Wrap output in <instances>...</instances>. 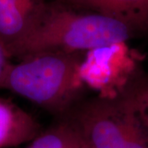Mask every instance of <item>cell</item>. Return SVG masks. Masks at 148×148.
<instances>
[{
  "label": "cell",
  "mask_w": 148,
  "mask_h": 148,
  "mask_svg": "<svg viewBox=\"0 0 148 148\" xmlns=\"http://www.w3.org/2000/svg\"><path fill=\"white\" fill-rule=\"evenodd\" d=\"M137 36L132 27L118 19L59 0H42L10 56L22 60L41 53L107 49Z\"/></svg>",
  "instance_id": "1"
},
{
  "label": "cell",
  "mask_w": 148,
  "mask_h": 148,
  "mask_svg": "<svg viewBox=\"0 0 148 148\" xmlns=\"http://www.w3.org/2000/svg\"><path fill=\"white\" fill-rule=\"evenodd\" d=\"M76 53H47L12 63L1 88L53 113H63L82 88Z\"/></svg>",
  "instance_id": "2"
},
{
  "label": "cell",
  "mask_w": 148,
  "mask_h": 148,
  "mask_svg": "<svg viewBox=\"0 0 148 148\" xmlns=\"http://www.w3.org/2000/svg\"><path fill=\"white\" fill-rule=\"evenodd\" d=\"M73 119L88 148H148V135L136 112L129 86L114 97L95 98Z\"/></svg>",
  "instance_id": "3"
},
{
  "label": "cell",
  "mask_w": 148,
  "mask_h": 148,
  "mask_svg": "<svg viewBox=\"0 0 148 148\" xmlns=\"http://www.w3.org/2000/svg\"><path fill=\"white\" fill-rule=\"evenodd\" d=\"M110 16L127 24L138 35L148 32V0H59Z\"/></svg>",
  "instance_id": "4"
},
{
  "label": "cell",
  "mask_w": 148,
  "mask_h": 148,
  "mask_svg": "<svg viewBox=\"0 0 148 148\" xmlns=\"http://www.w3.org/2000/svg\"><path fill=\"white\" fill-rule=\"evenodd\" d=\"M40 131V125L32 114L0 97V148L14 147L31 142Z\"/></svg>",
  "instance_id": "5"
},
{
  "label": "cell",
  "mask_w": 148,
  "mask_h": 148,
  "mask_svg": "<svg viewBox=\"0 0 148 148\" xmlns=\"http://www.w3.org/2000/svg\"><path fill=\"white\" fill-rule=\"evenodd\" d=\"M42 0H0V40L9 55L26 32L37 6Z\"/></svg>",
  "instance_id": "6"
},
{
  "label": "cell",
  "mask_w": 148,
  "mask_h": 148,
  "mask_svg": "<svg viewBox=\"0 0 148 148\" xmlns=\"http://www.w3.org/2000/svg\"><path fill=\"white\" fill-rule=\"evenodd\" d=\"M83 143L82 130L73 118L39 133L27 148H81Z\"/></svg>",
  "instance_id": "7"
},
{
  "label": "cell",
  "mask_w": 148,
  "mask_h": 148,
  "mask_svg": "<svg viewBox=\"0 0 148 148\" xmlns=\"http://www.w3.org/2000/svg\"><path fill=\"white\" fill-rule=\"evenodd\" d=\"M138 116L148 135V97L142 86V80L135 81L129 86Z\"/></svg>",
  "instance_id": "8"
},
{
  "label": "cell",
  "mask_w": 148,
  "mask_h": 148,
  "mask_svg": "<svg viewBox=\"0 0 148 148\" xmlns=\"http://www.w3.org/2000/svg\"><path fill=\"white\" fill-rule=\"evenodd\" d=\"M11 57L3 43L0 40V88L4 80L8 69L12 64Z\"/></svg>",
  "instance_id": "9"
},
{
  "label": "cell",
  "mask_w": 148,
  "mask_h": 148,
  "mask_svg": "<svg viewBox=\"0 0 148 148\" xmlns=\"http://www.w3.org/2000/svg\"><path fill=\"white\" fill-rule=\"evenodd\" d=\"M81 148H88V147H87V146H86V143H83V145H82V147Z\"/></svg>",
  "instance_id": "10"
}]
</instances>
